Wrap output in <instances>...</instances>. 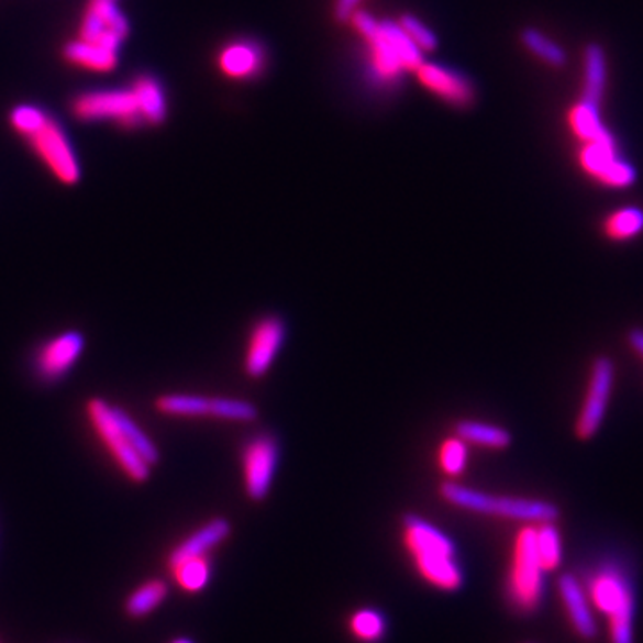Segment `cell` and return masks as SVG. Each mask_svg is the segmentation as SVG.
<instances>
[{
    "label": "cell",
    "instance_id": "cell-26",
    "mask_svg": "<svg viewBox=\"0 0 643 643\" xmlns=\"http://www.w3.org/2000/svg\"><path fill=\"white\" fill-rule=\"evenodd\" d=\"M520 42L529 53L539 57L540 62L548 67L563 68L567 65V53L559 43L548 38L547 34L540 33L539 29L528 27L520 33Z\"/></svg>",
    "mask_w": 643,
    "mask_h": 643
},
{
    "label": "cell",
    "instance_id": "cell-32",
    "mask_svg": "<svg viewBox=\"0 0 643 643\" xmlns=\"http://www.w3.org/2000/svg\"><path fill=\"white\" fill-rule=\"evenodd\" d=\"M468 462V443L463 442L459 436H453L442 443L439 453L440 468L447 476H462L463 470L467 467Z\"/></svg>",
    "mask_w": 643,
    "mask_h": 643
},
{
    "label": "cell",
    "instance_id": "cell-16",
    "mask_svg": "<svg viewBox=\"0 0 643 643\" xmlns=\"http://www.w3.org/2000/svg\"><path fill=\"white\" fill-rule=\"evenodd\" d=\"M417 74L429 91L454 108H468L476 100L474 82L462 71L451 70L436 63H424Z\"/></svg>",
    "mask_w": 643,
    "mask_h": 643
},
{
    "label": "cell",
    "instance_id": "cell-4",
    "mask_svg": "<svg viewBox=\"0 0 643 643\" xmlns=\"http://www.w3.org/2000/svg\"><path fill=\"white\" fill-rule=\"evenodd\" d=\"M583 585L596 613L608 622L610 643H634L636 600L628 574L619 565L606 563L590 572Z\"/></svg>",
    "mask_w": 643,
    "mask_h": 643
},
{
    "label": "cell",
    "instance_id": "cell-19",
    "mask_svg": "<svg viewBox=\"0 0 643 643\" xmlns=\"http://www.w3.org/2000/svg\"><path fill=\"white\" fill-rule=\"evenodd\" d=\"M267 56L262 45L251 40L229 43L219 56L220 70L234 79H251L262 74Z\"/></svg>",
    "mask_w": 643,
    "mask_h": 643
},
{
    "label": "cell",
    "instance_id": "cell-15",
    "mask_svg": "<svg viewBox=\"0 0 643 643\" xmlns=\"http://www.w3.org/2000/svg\"><path fill=\"white\" fill-rule=\"evenodd\" d=\"M557 594L562 599L563 610L567 613L574 633L585 642H591L599 636L596 610L591 606L585 585L576 574L565 572L557 579Z\"/></svg>",
    "mask_w": 643,
    "mask_h": 643
},
{
    "label": "cell",
    "instance_id": "cell-9",
    "mask_svg": "<svg viewBox=\"0 0 643 643\" xmlns=\"http://www.w3.org/2000/svg\"><path fill=\"white\" fill-rule=\"evenodd\" d=\"M577 163L586 176L613 190L631 188L639 179V171L622 156L617 140L579 143Z\"/></svg>",
    "mask_w": 643,
    "mask_h": 643
},
{
    "label": "cell",
    "instance_id": "cell-30",
    "mask_svg": "<svg viewBox=\"0 0 643 643\" xmlns=\"http://www.w3.org/2000/svg\"><path fill=\"white\" fill-rule=\"evenodd\" d=\"M386 622L385 614L374 608H362L354 611L353 617L348 619V629L354 639L363 643H379L385 639Z\"/></svg>",
    "mask_w": 643,
    "mask_h": 643
},
{
    "label": "cell",
    "instance_id": "cell-2",
    "mask_svg": "<svg viewBox=\"0 0 643 643\" xmlns=\"http://www.w3.org/2000/svg\"><path fill=\"white\" fill-rule=\"evenodd\" d=\"M402 528L406 551L419 576L439 590H459L465 574L457 559L456 543L419 514H406Z\"/></svg>",
    "mask_w": 643,
    "mask_h": 643
},
{
    "label": "cell",
    "instance_id": "cell-17",
    "mask_svg": "<svg viewBox=\"0 0 643 643\" xmlns=\"http://www.w3.org/2000/svg\"><path fill=\"white\" fill-rule=\"evenodd\" d=\"M602 100L579 99L572 104L567 113V124L572 136L579 143L610 142L614 138L611 129L602 119Z\"/></svg>",
    "mask_w": 643,
    "mask_h": 643
},
{
    "label": "cell",
    "instance_id": "cell-34",
    "mask_svg": "<svg viewBox=\"0 0 643 643\" xmlns=\"http://www.w3.org/2000/svg\"><path fill=\"white\" fill-rule=\"evenodd\" d=\"M359 4H362V0H336L334 2V19L340 20V22L351 19Z\"/></svg>",
    "mask_w": 643,
    "mask_h": 643
},
{
    "label": "cell",
    "instance_id": "cell-27",
    "mask_svg": "<svg viewBox=\"0 0 643 643\" xmlns=\"http://www.w3.org/2000/svg\"><path fill=\"white\" fill-rule=\"evenodd\" d=\"M606 236L614 242H628L643 233V210L636 206H625L605 220Z\"/></svg>",
    "mask_w": 643,
    "mask_h": 643
},
{
    "label": "cell",
    "instance_id": "cell-10",
    "mask_svg": "<svg viewBox=\"0 0 643 643\" xmlns=\"http://www.w3.org/2000/svg\"><path fill=\"white\" fill-rule=\"evenodd\" d=\"M614 377H617V370H614V363L611 362L610 357H597L591 365L590 379H588L581 410L577 414L576 434L579 439H594L605 424L608 406H610L611 396H613Z\"/></svg>",
    "mask_w": 643,
    "mask_h": 643
},
{
    "label": "cell",
    "instance_id": "cell-23",
    "mask_svg": "<svg viewBox=\"0 0 643 643\" xmlns=\"http://www.w3.org/2000/svg\"><path fill=\"white\" fill-rule=\"evenodd\" d=\"M213 397L197 393H163L157 397L154 408L167 417H211L213 419Z\"/></svg>",
    "mask_w": 643,
    "mask_h": 643
},
{
    "label": "cell",
    "instance_id": "cell-31",
    "mask_svg": "<svg viewBox=\"0 0 643 643\" xmlns=\"http://www.w3.org/2000/svg\"><path fill=\"white\" fill-rule=\"evenodd\" d=\"M213 419L228 422H254L259 414L257 406L251 400L234 399V397H213Z\"/></svg>",
    "mask_w": 643,
    "mask_h": 643
},
{
    "label": "cell",
    "instance_id": "cell-18",
    "mask_svg": "<svg viewBox=\"0 0 643 643\" xmlns=\"http://www.w3.org/2000/svg\"><path fill=\"white\" fill-rule=\"evenodd\" d=\"M231 536V522L224 517L206 522L197 531L186 536L170 554H168V568L174 567L177 563L191 559V557L208 556L213 548L219 547L220 543Z\"/></svg>",
    "mask_w": 643,
    "mask_h": 643
},
{
    "label": "cell",
    "instance_id": "cell-28",
    "mask_svg": "<svg viewBox=\"0 0 643 643\" xmlns=\"http://www.w3.org/2000/svg\"><path fill=\"white\" fill-rule=\"evenodd\" d=\"M536 551H539L540 562H542L545 574L556 572L562 567L563 562V540L556 522H545L536 525Z\"/></svg>",
    "mask_w": 643,
    "mask_h": 643
},
{
    "label": "cell",
    "instance_id": "cell-13",
    "mask_svg": "<svg viewBox=\"0 0 643 643\" xmlns=\"http://www.w3.org/2000/svg\"><path fill=\"white\" fill-rule=\"evenodd\" d=\"M129 34H131V24L117 2L88 0L81 25H79V38L119 53V48L129 38Z\"/></svg>",
    "mask_w": 643,
    "mask_h": 643
},
{
    "label": "cell",
    "instance_id": "cell-24",
    "mask_svg": "<svg viewBox=\"0 0 643 643\" xmlns=\"http://www.w3.org/2000/svg\"><path fill=\"white\" fill-rule=\"evenodd\" d=\"M454 429H456V436L472 445L494 448V451L510 447L511 433L502 425L479 422V420H459Z\"/></svg>",
    "mask_w": 643,
    "mask_h": 643
},
{
    "label": "cell",
    "instance_id": "cell-33",
    "mask_svg": "<svg viewBox=\"0 0 643 643\" xmlns=\"http://www.w3.org/2000/svg\"><path fill=\"white\" fill-rule=\"evenodd\" d=\"M400 27L404 29L406 34L413 40L414 45L422 51V53H429V51H434L436 45H439V40H436V34L428 27V25L422 22V20L417 19L414 14H402L399 20Z\"/></svg>",
    "mask_w": 643,
    "mask_h": 643
},
{
    "label": "cell",
    "instance_id": "cell-29",
    "mask_svg": "<svg viewBox=\"0 0 643 643\" xmlns=\"http://www.w3.org/2000/svg\"><path fill=\"white\" fill-rule=\"evenodd\" d=\"M177 585L188 594H197L204 590L206 585L210 583L211 563L208 556L191 557L185 562L177 563L170 568Z\"/></svg>",
    "mask_w": 643,
    "mask_h": 643
},
{
    "label": "cell",
    "instance_id": "cell-11",
    "mask_svg": "<svg viewBox=\"0 0 643 643\" xmlns=\"http://www.w3.org/2000/svg\"><path fill=\"white\" fill-rule=\"evenodd\" d=\"M279 463V445L271 434H257L243 447V485L251 499L262 502L270 494Z\"/></svg>",
    "mask_w": 643,
    "mask_h": 643
},
{
    "label": "cell",
    "instance_id": "cell-37",
    "mask_svg": "<svg viewBox=\"0 0 643 643\" xmlns=\"http://www.w3.org/2000/svg\"><path fill=\"white\" fill-rule=\"evenodd\" d=\"M102 2H117V0H102Z\"/></svg>",
    "mask_w": 643,
    "mask_h": 643
},
{
    "label": "cell",
    "instance_id": "cell-22",
    "mask_svg": "<svg viewBox=\"0 0 643 643\" xmlns=\"http://www.w3.org/2000/svg\"><path fill=\"white\" fill-rule=\"evenodd\" d=\"M608 88V59L605 48L590 43L583 54V85L581 97L594 100H605Z\"/></svg>",
    "mask_w": 643,
    "mask_h": 643
},
{
    "label": "cell",
    "instance_id": "cell-12",
    "mask_svg": "<svg viewBox=\"0 0 643 643\" xmlns=\"http://www.w3.org/2000/svg\"><path fill=\"white\" fill-rule=\"evenodd\" d=\"M85 334L68 329L43 342L34 353L33 368L40 381L56 383L67 376L85 353Z\"/></svg>",
    "mask_w": 643,
    "mask_h": 643
},
{
    "label": "cell",
    "instance_id": "cell-5",
    "mask_svg": "<svg viewBox=\"0 0 643 643\" xmlns=\"http://www.w3.org/2000/svg\"><path fill=\"white\" fill-rule=\"evenodd\" d=\"M440 496L445 502L472 511V513L499 517V519L517 520L522 524H545L556 522L559 510L553 502L542 499H528V497L497 496L490 491L476 490L468 486L447 481L440 486Z\"/></svg>",
    "mask_w": 643,
    "mask_h": 643
},
{
    "label": "cell",
    "instance_id": "cell-3",
    "mask_svg": "<svg viewBox=\"0 0 643 643\" xmlns=\"http://www.w3.org/2000/svg\"><path fill=\"white\" fill-rule=\"evenodd\" d=\"M351 20L370 48L372 71L379 81H397L404 71H417L424 65V54L399 22H377L365 11H354Z\"/></svg>",
    "mask_w": 643,
    "mask_h": 643
},
{
    "label": "cell",
    "instance_id": "cell-21",
    "mask_svg": "<svg viewBox=\"0 0 643 643\" xmlns=\"http://www.w3.org/2000/svg\"><path fill=\"white\" fill-rule=\"evenodd\" d=\"M145 125H162L168 117L167 96L153 76H138L131 85Z\"/></svg>",
    "mask_w": 643,
    "mask_h": 643
},
{
    "label": "cell",
    "instance_id": "cell-20",
    "mask_svg": "<svg viewBox=\"0 0 643 643\" xmlns=\"http://www.w3.org/2000/svg\"><path fill=\"white\" fill-rule=\"evenodd\" d=\"M63 59L74 67L86 68V70L108 74L119 67V53L100 47L97 43L86 42L77 38L65 43L62 48Z\"/></svg>",
    "mask_w": 643,
    "mask_h": 643
},
{
    "label": "cell",
    "instance_id": "cell-1",
    "mask_svg": "<svg viewBox=\"0 0 643 643\" xmlns=\"http://www.w3.org/2000/svg\"><path fill=\"white\" fill-rule=\"evenodd\" d=\"M10 125L14 133L27 142L29 148L63 186L81 181V163L68 134L54 117L38 106L19 104L10 111Z\"/></svg>",
    "mask_w": 643,
    "mask_h": 643
},
{
    "label": "cell",
    "instance_id": "cell-36",
    "mask_svg": "<svg viewBox=\"0 0 643 643\" xmlns=\"http://www.w3.org/2000/svg\"><path fill=\"white\" fill-rule=\"evenodd\" d=\"M170 643H193V642H191L190 639H176V640H171Z\"/></svg>",
    "mask_w": 643,
    "mask_h": 643
},
{
    "label": "cell",
    "instance_id": "cell-35",
    "mask_svg": "<svg viewBox=\"0 0 643 643\" xmlns=\"http://www.w3.org/2000/svg\"><path fill=\"white\" fill-rule=\"evenodd\" d=\"M629 345L643 359V329H633L628 336Z\"/></svg>",
    "mask_w": 643,
    "mask_h": 643
},
{
    "label": "cell",
    "instance_id": "cell-14",
    "mask_svg": "<svg viewBox=\"0 0 643 643\" xmlns=\"http://www.w3.org/2000/svg\"><path fill=\"white\" fill-rule=\"evenodd\" d=\"M286 339V325L279 317H265L254 325L245 356V374L259 379L270 370Z\"/></svg>",
    "mask_w": 643,
    "mask_h": 643
},
{
    "label": "cell",
    "instance_id": "cell-8",
    "mask_svg": "<svg viewBox=\"0 0 643 643\" xmlns=\"http://www.w3.org/2000/svg\"><path fill=\"white\" fill-rule=\"evenodd\" d=\"M70 111L81 122H117L122 129H138L145 125L131 88L125 90L86 91L74 97Z\"/></svg>",
    "mask_w": 643,
    "mask_h": 643
},
{
    "label": "cell",
    "instance_id": "cell-25",
    "mask_svg": "<svg viewBox=\"0 0 643 643\" xmlns=\"http://www.w3.org/2000/svg\"><path fill=\"white\" fill-rule=\"evenodd\" d=\"M168 597V585L163 579H148L142 583L125 599V613L131 619H143L156 611Z\"/></svg>",
    "mask_w": 643,
    "mask_h": 643
},
{
    "label": "cell",
    "instance_id": "cell-6",
    "mask_svg": "<svg viewBox=\"0 0 643 643\" xmlns=\"http://www.w3.org/2000/svg\"><path fill=\"white\" fill-rule=\"evenodd\" d=\"M545 570L536 551V525L524 524L513 542L510 570L506 577V597L517 613L539 611L543 599Z\"/></svg>",
    "mask_w": 643,
    "mask_h": 643
},
{
    "label": "cell",
    "instance_id": "cell-7",
    "mask_svg": "<svg viewBox=\"0 0 643 643\" xmlns=\"http://www.w3.org/2000/svg\"><path fill=\"white\" fill-rule=\"evenodd\" d=\"M85 411L91 431L96 433L102 447L108 451L111 459L117 463V467L122 470L129 481L138 483V485L147 481L153 467L140 456L133 442L129 440L117 413V406L110 404L102 397H91L86 402Z\"/></svg>",
    "mask_w": 643,
    "mask_h": 643
}]
</instances>
